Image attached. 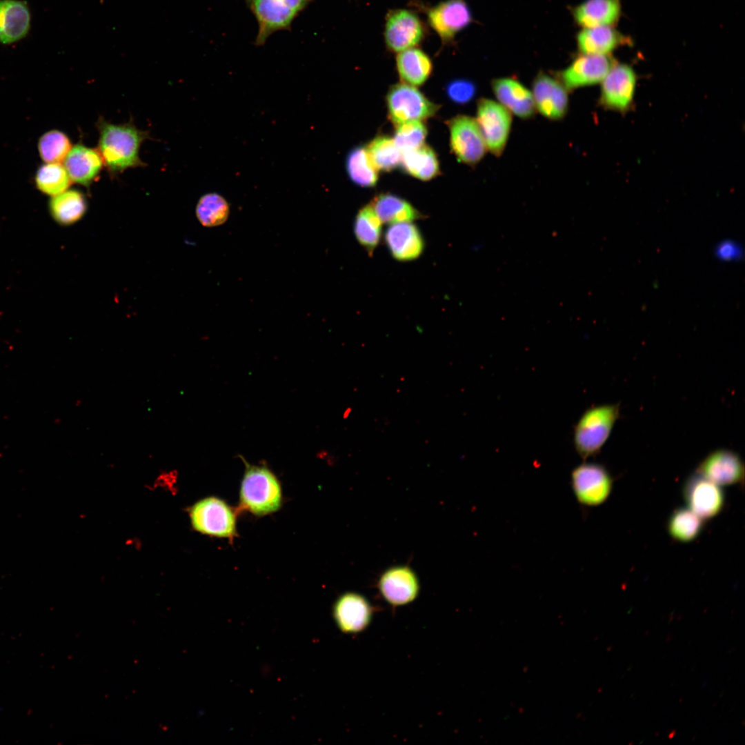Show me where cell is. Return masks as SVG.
Listing matches in <instances>:
<instances>
[{
  "mask_svg": "<svg viewBox=\"0 0 745 745\" xmlns=\"http://www.w3.org/2000/svg\"><path fill=\"white\" fill-rule=\"evenodd\" d=\"M245 471L239 490V507L256 516L277 511L282 504V489L267 466L251 465L242 459Z\"/></svg>",
  "mask_w": 745,
  "mask_h": 745,
  "instance_id": "cell-1",
  "label": "cell"
},
{
  "mask_svg": "<svg viewBox=\"0 0 745 745\" xmlns=\"http://www.w3.org/2000/svg\"><path fill=\"white\" fill-rule=\"evenodd\" d=\"M99 152L111 172L123 171L142 164L139 151L145 133L130 124L100 121Z\"/></svg>",
  "mask_w": 745,
  "mask_h": 745,
  "instance_id": "cell-2",
  "label": "cell"
},
{
  "mask_svg": "<svg viewBox=\"0 0 745 745\" xmlns=\"http://www.w3.org/2000/svg\"><path fill=\"white\" fill-rule=\"evenodd\" d=\"M619 410L618 404H601L588 408L581 415L574 426L573 444L584 460L600 453L619 417Z\"/></svg>",
  "mask_w": 745,
  "mask_h": 745,
  "instance_id": "cell-3",
  "label": "cell"
},
{
  "mask_svg": "<svg viewBox=\"0 0 745 745\" xmlns=\"http://www.w3.org/2000/svg\"><path fill=\"white\" fill-rule=\"evenodd\" d=\"M411 6L425 15L427 26L438 36L442 46L452 44L458 33L473 21L466 0H444L432 6L413 0Z\"/></svg>",
  "mask_w": 745,
  "mask_h": 745,
  "instance_id": "cell-4",
  "label": "cell"
},
{
  "mask_svg": "<svg viewBox=\"0 0 745 745\" xmlns=\"http://www.w3.org/2000/svg\"><path fill=\"white\" fill-rule=\"evenodd\" d=\"M192 528L202 534L230 540L237 535L236 512L223 499L208 497L190 508Z\"/></svg>",
  "mask_w": 745,
  "mask_h": 745,
  "instance_id": "cell-5",
  "label": "cell"
},
{
  "mask_svg": "<svg viewBox=\"0 0 745 745\" xmlns=\"http://www.w3.org/2000/svg\"><path fill=\"white\" fill-rule=\"evenodd\" d=\"M428 26L417 10L395 8L385 17L384 41L386 49L393 53L418 47L428 34Z\"/></svg>",
  "mask_w": 745,
  "mask_h": 745,
  "instance_id": "cell-6",
  "label": "cell"
},
{
  "mask_svg": "<svg viewBox=\"0 0 745 745\" xmlns=\"http://www.w3.org/2000/svg\"><path fill=\"white\" fill-rule=\"evenodd\" d=\"M386 105L388 117L395 125L423 121L434 116L439 109L416 87L404 83L391 86L387 92Z\"/></svg>",
  "mask_w": 745,
  "mask_h": 745,
  "instance_id": "cell-7",
  "label": "cell"
},
{
  "mask_svg": "<svg viewBox=\"0 0 745 745\" xmlns=\"http://www.w3.org/2000/svg\"><path fill=\"white\" fill-rule=\"evenodd\" d=\"M311 0H248L259 23L256 44L264 43L274 32L286 29Z\"/></svg>",
  "mask_w": 745,
  "mask_h": 745,
  "instance_id": "cell-8",
  "label": "cell"
},
{
  "mask_svg": "<svg viewBox=\"0 0 745 745\" xmlns=\"http://www.w3.org/2000/svg\"><path fill=\"white\" fill-rule=\"evenodd\" d=\"M570 485L577 501L585 506H597L609 497L613 479L608 470L597 463L584 462L570 473Z\"/></svg>",
  "mask_w": 745,
  "mask_h": 745,
  "instance_id": "cell-9",
  "label": "cell"
},
{
  "mask_svg": "<svg viewBox=\"0 0 745 745\" xmlns=\"http://www.w3.org/2000/svg\"><path fill=\"white\" fill-rule=\"evenodd\" d=\"M447 126L450 149L457 160L468 166L477 164L488 149L476 119L457 115L447 121Z\"/></svg>",
  "mask_w": 745,
  "mask_h": 745,
  "instance_id": "cell-10",
  "label": "cell"
},
{
  "mask_svg": "<svg viewBox=\"0 0 745 745\" xmlns=\"http://www.w3.org/2000/svg\"><path fill=\"white\" fill-rule=\"evenodd\" d=\"M475 119L487 149L493 155L500 156L509 137L512 124L511 113L499 102L481 98L477 103Z\"/></svg>",
  "mask_w": 745,
  "mask_h": 745,
  "instance_id": "cell-11",
  "label": "cell"
},
{
  "mask_svg": "<svg viewBox=\"0 0 745 745\" xmlns=\"http://www.w3.org/2000/svg\"><path fill=\"white\" fill-rule=\"evenodd\" d=\"M601 83L600 105L608 110L628 111L633 104L637 84L633 68L615 62Z\"/></svg>",
  "mask_w": 745,
  "mask_h": 745,
  "instance_id": "cell-12",
  "label": "cell"
},
{
  "mask_svg": "<svg viewBox=\"0 0 745 745\" xmlns=\"http://www.w3.org/2000/svg\"><path fill=\"white\" fill-rule=\"evenodd\" d=\"M610 55L582 54L558 73V80L568 91L602 82L615 63Z\"/></svg>",
  "mask_w": 745,
  "mask_h": 745,
  "instance_id": "cell-13",
  "label": "cell"
},
{
  "mask_svg": "<svg viewBox=\"0 0 745 745\" xmlns=\"http://www.w3.org/2000/svg\"><path fill=\"white\" fill-rule=\"evenodd\" d=\"M683 494L688 508L703 520L716 516L724 505L720 486L696 472L686 480Z\"/></svg>",
  "mask_w": 745,
  "mask_h": 745,
  "instance_id": "cell-14",
  "label": "cell"
},
{
  "mask_svg": "<svg viewBox=\"0 0 745 745\" xmlns=\"http://www.w3.org/2000/svg\"><path fill=\"white\" fill-rule=\"evenodd\" d=\"M568 92L557 78L539 72L532 83L535 110L550 120L562 119L568 110Z\"/></svg>",
  "mask_w": 745,
  "mask_h": 745,
  "instance_id": "cell-15",
  "label": "cell"
},
{
  "mask_svg": "<svg viewBox=\"0 0 745 745\" xmlns=\"http://www.w3.org/2000/svg\"><path fill=\"white\" fill-rule=\"evenodd\" d=\"M372 613L373 608L368 600L355 592L340 595L332 608V616L338 628L347 634L364 630L371 622Z\"/></svg>",
  "mask_w": 745,
  "mask_h": 745,
  "instance_id": "cell-16",
  "label": "cell"
},
{
  "mask_svg": "<svg viewBox=\"0 0 745 745\" xmlns=\"http://www.w3.org/2000/svg\"><path fill=\"white\" fill-rule=\"evenodd\" d=\"M377 586L382 597L393 606L413 602L419 592L418 577L408 566L387 569L379 577Z\"/></svg>",
  "mask_w": 745,
  "mask_h": 745,
  "instance_id": "cell-17",
  "label": "cell"
},
{
  "mask_svg": "<svg viewBox=\"0 0 745 745\" xmlns=\"http://www.w3.org/2000/svg\"><path fill=\"white\" fill-rule=\"evenodd\" d=\"M696 473L719 486H730L743 481L744 466L736 453L721 448L708 454Z\"/></svg>",
  "mask_w": 745,
  "mask_h": 745,
  "instance_id": "cell-18",
  "label": "cell"
},
{
  "mask_svg": "<svg viewBox=\"0 0 745 745\" xmlns=\"http://www.w3.org/2000/svg\"><path fill=\"white\" fill-rule=\"evenodd\" d=\"M385 242L392 257L400 261L417 259L424 249V240L412 222L391 224L385 233Z\"/></svg>",
  "mask_w": 745,
  "mask_h": 745,
  "instance_id": "cell-19",
  "label": "cell"
},
{
  "mask_svg": "<svg viewBox=\"0 0 745 745\" xmlns=\"http://www.w3.org/2000/svg\"><path fill=\"white\" fill-rule=\"evenodd\" d=\"M491 87L499 103L511 114L523 119L534 116L536 110L532 92L519 81L497 78L492 81Z\"/></svg>",
  "mask_w": 745,
  "mask_h": 745,
  "instance_id": "cell-20",
  "label": "cell"
},
{
  "mask_svg": "<svg viewBox=\"0 0 745 745\" xmlns=\"http://www.w3.org/2000/svg\"><path fill=\"white\" fill-rule=\"evenodd\" d=\"M30 13L26 2L0 0V43H14L28 34Z\"/></svg>",
  "mask_w": 745,
  "mask_h": 745,
  "instance_id": "cell-21",
  "label": "cell"
},
{
  "mask_svg": "<svg viewBox=\"0 0 745 745\" xmlns=\"http://www.w3.org/2000/svg\"><path fill=\"white\" fill-rule=\"evenodd\" d=\"M103 163L99 151L81 144L71 148L64 159V167L70 179L86 186L97 177Z\"/></svg>",
  "mask_w": 745,
  "mask_h": 745,
  "instance_id": "cell-22",
  "label": "cell"
},
{
  "mask_svg": "<svg viewBox=\"0 0 745 745\" xmlns=\"http://www.w3.org/2000/svg\"><path fill=\"white\" fill-rule=\"evenodd\" d=\"M628 39L613 26L585 28L577 36L578 49L582 54L610 55Z\"/></svg>",
  "mask_w": 745,
  "mask_h": 745,
  "instance_id": "cell-23",
  "label": "cell"
},
{
  "mask_svg": "<svg viewBox=\"0 0 745 745\" xmlns=\"http://www.w3.org/2000/svg\"><path fill=\"white\" fill-rule=\"evenodd\" d=\"M620 0H585L573 9L575 22L580 26H613L621 15Z\"/></svg>",
  "mask_w": 745,
  "mask_h": 745,
  "instance_id": "cell-24",
  "label": "cell"
},
{
  "mask_svg": "<svg viewBox=\"0 0 745 745\" xmlns=\"http://www.w3.org/2000/svg\"><path fill=\"white\" fill-rule=\"evenodd\" d=\"M395 62L402 83L415 87L423 85L433 69L431 58L419 46L397 53Z\"/></svg>",
  "mask_w": 745,
  "mask_h": 745,
  "instance_id": "cell-25",
  "label": "cell"
},
{
  "mask_svg": "<svg viewBox=\"0 0 745 745\" xmlns=\"http://www.w3.org/2000/svg\"><path fill=\"white\" fill-rule=\"evenodd\" d=\"M370 204L384 223L412 222L423 216L406 200L390 193L376 195Z\"/></svg>",
  "mask_w": 745,
  "mask_h": 745,
  "instance_id": "cell-26",
  "label": "cell"
},
{
  "mask_svg": "<svg viewBox=\"0 0 745 745\" xmlns=\"http://www.w3.org/2000/svg\"><path fill=\"white\" fill-rule=\"evenodd\" d=\"M400 165L408 175L421 181L431 180L440 172L435 151L424 144L403 152Z\"/></svg>",
  "mask_w": 745,
  "mask_h": 745,
  "instance_id": "cell-27",
  "label": "cell"
},
{
  "mask_svg": "<svg viewBox=\"0 0 745 745\" xmlns=\"http://www.w3.org/2000/svg\"><path fill=\"white\" fill-rule=\"evenodd\" d=\"M49 204L51 215L62 225L76 222L82 217L86 210L85 197L77 190H66L52 197Z\"/></svg>",
  "mask_w": 745,
  "mask_h": 745,
  "instance_id": "cell-28",
  "label": "cell"
},
{
  "mask_svg": "<svg viewBox=\"0 0 745 745\" xmlns=\"http://www.w3.org/2000/svg\"><path fill=\"white\" fill-rule=\"evenodd\" d=\"M354 233L359 244L372 255L380 241L381 222L370 203L360 208L356 215Z\"/></svg>",
  "mask_w": 745,
  "mask_h": 745,
  "instance_id": "cell-29",
  "label": "cell"
},
{
  "mask_svg": "<svg viewBox=\"0 0 745 745\" xmlns=\"http://www.w3.org/2000/svg\"><path fill=\"white\" fill-rule=\"evenodd\" d=\"M346 168L350 179L362 188L374 187L378 181V170L370 159L366 147L358 146L347 155Z\"/></svg>",
  "mask_w": 745,
  "mask_h": 745,
  "instance_id": "cell-30",
  "label": "cell"
},
{
  "mask_svg": "<svg viewBox=\"0 0 745 745\" xmlns=\"http://www.w3.org/2000/svg\"><path fill=\"white\" fill-rule=\"evenodd\" d=\"M366 148L378 171L389 172L401 163L402 152L393 138L385 135L376 137Z\"/></svg>",
  "mask_w": 745,
  "mask_h": 745,
  "instance_id": "cell-31",
  "label": "cell"
},
{
  "mask_svg": "<svg viewBox=\"0 0 745 745\" xmlns=\"http://www.w3.org/2000/svg\"><path fill=\"white\" fill-rule=\"evenodd\" d=\"M703 519L688 508L676 509L668 521L669 535L676 541L689 542L700 534Z\"/></svg>",
  "mask_w": 745,
  "mask_h": 745,
  "instance_id": "cell-32",
  "label": "cell"
},
{
  "mask_svg": "<svg viewBox=\"0 0 745 745\" xmlns=\"http://www.w3.org/2000/svg\"><path fill=\"white\" fill-rule=\"evenodd\" d=\"M229 214L230 206L228 201L217 192L203 195L196 206L197 217L206 227H215L223 224Z\"/></svg>",
  "mask_w": 745,
  "mask_h": 745,
  "instance_id": "cell-33",
  "label": "cell"
},
{
  "mask_svg": "<svg viewBox=\"0 0 745 745\" xmlns=\"http://www.w3.org/2000/svg\"><path fill=\"white\" fill-rule=\"evenodd\" d=\"M70 181L65 167L60 163H46L38 169L35 175L39 190L52 197L66 191Z\"/></svg>",
  "mask_w": 745,
  "mask_h": 745,
  "instance_id": "cell-34",
  "label": "cell"
},
{
  "mask_svg": "<svg viewBox=\"0 0 745 745\" xmlns=\"http://www.w3.org/2000/svg\"><path fill=\"white\" fill-rule=\"evenodd\" d=\"M38 148L40 157L45 162L60 163L70 151L71 143L63 132L54 130L41 137Z\"/></svg>",
  "mask_w": 745,
  "mask_h": 745,
  "instance_id": "cell-35",
  "label": "cell"
},
{
  "mask_svg": "<svg viewBox=\"0 0 745 745\" xmlns=\"http://www.w3.org/2000/svg\"><path fill=\"white\" fill-rule=\"evenodd\" d=\"M395 126L393 139L402 152L424 144L428 131L421 121H409Z\"/></svg>",
  "mask_w": 745,
  "mask_h": 745,
  "instance_id": "cell-36",
  "label": "cell"
},
{
  "mask_svg": "<svg viewBox=\"0 0 745 745\" xmlns=\"http://www.w3.org/2000/svg\"><path fill=\"white\" fill-rule=\"evenodd\" d=\"M446 92L453 103L464 105L473 99L476 93V86L468 79H457L447 84Z\"/></svg>",
  "mask_w": 745,
  "mask_h": 745,
  "instance_id": "cell-37",
  "label": "cell"
},
{
  "mask_svg": "<svg viewBox=\"0 0 745 745\" xmlns=\"http://www.w3.org/2000/svg\"><path fill=\"white\" fill-rule=\"evenodd\" d=\"M715 257L722 261H738L743 258L742 245L733 239H724L718 242L713 250Z\"/></svg>",
  "mask_w": 745,
  "mask_h": 745,
  "instance_id": "cell-38",
  "label": "cell"
}]
</instances>
